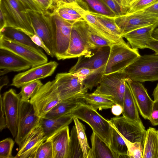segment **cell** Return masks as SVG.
Instances as JSON below:
<instances>
[{
    "mask_svg": "<svg viewBox=\"0 0 158 158\" xmlns=\"http://www.w3.org/2000/svg\"><path fill=\"white\" fill-rule=\"evenodd\" d=\"M70 114L88 124L93 132L110 146L112 127L109 120L104 118L84 101L81 102Z\"/></svg>",
    "mask_w": 158,
    "mask_h": 158,
    "instance_id": "6da1fadb",
    "label": "cell"
},
{
    "mask_svg": "<svg viewBox=\"0 0 158 158\" xmlns=\"http://www.w3.org/2000/svg\"><path fill=\"white\" fill-rule=\"evenodd\" d=\"M0 9L6 20V27L20 31L30 37L35 34L28 12L17 0H1Z\"/></svg>",
    "mask_w": 158,
    "mask_h": 158,
    "instance_id": "7a4b0ae2",
    "label": "cell"
},
{
    "mask_svg": "<svg viewBox=\"0 0 158 158\" xmlns=\"http://www.w3.org/2000/svg\"><path fill=\"white\" fill-rule=\"evenodd\" d=\"M124 71L133 81L141 82L158 81V54L140 55Z\"/></svg>",
    "mask_w": 158,
    "mask_h": 158,
    "instance_id": "3957f363",
    "label": "cell"
},
{
    "mask_svg": "<svg viewBox=\"0 0 158 158\" xmlns=\"http://www.w3.org/2000/svg\"><path fill=\"white\" fill-rule=\"evenodd\" d=\"M95 49L90 42L89 25L87 22L84 19L74 22L64 60L79 57Z\"/></svg>",
    "mask_w": 158,
    "mask_h": 158,
    "instance_id": "277c9868",
    "label": "cell"
},
{
    "mask_svg": "<svg viewBox=\"0 0 158 158\" xmlns=\"http://www.w3.org/2000/svg\"><path fill=\"white\" fill-rule=\"evenodd\" d=\"M31 21L35 33L44 42L49 50L51 57L55 56L54 35L55 23L51 12L27 10Z\"/></svg>",
    "mask_w": 158,
    "mask_h": 158,
    "instance_id": "5b68a950",
    "label": "cell"
},
{
    "mask_svg": "<svg viewBox=\"0 0 158 158\" xmlns=\"http://www.w3.org/2000/svg\"><path fill=\"white\" fill-rule=\"evenodd\" d=\"M140 56L138 49L133 48L130 45L113 44L110 46L104 75L124 71Z\"/></svg>",
    "mask_w": 158,
    "mask_h": 158,
    "instance_id": "8992f818",
    "label": "cell"
},
{
    "mask_svg": "<svg viewBox=\"0 0 158 158\" xmlns=\"http://www.w3.org/2000/svg\"><path fill=\"white\" fill-rule=\"evenodd\" d=\"M127 78L124 71L104 75L93 93L109 96L115 104H119L123 107Z\"/></svg>",
    "mask_w": 158,
    "mask_h": 158,
    "instance_id": "52a82bcc",
    "label": "cell"
},
{
    "mask_svg": "<svg viewBox=\"0 0 158 158\" xmlns=\"http://www.w3.org/2000/svg\"><path fill=\"white\" fill-rule=\"evenodd\" d=\"M61 100L52 80L43 84L29 101L36 115L43 118Z\"/></svg>",
    "mask_w": 158,
    "mask_h": 158,
    "instance_id": "ba28073f",
    "label": "cell"
},
{
    "mask_svg": "<svg viewBox=\"0 0 158 158\" xmlns=\"http://www.w3.org/2000/svg\"><path fill=\"white\" fill-rule=\"evenodd\" d=\"M0 49L10 51L30 62L32 67L48 62V59L42 50L0 36Z\"/></svg>",
    "mask_w": 158,
    "mask_h": 158,
    "instance_id": "9c48e42d",
    "label": "cell"
},
{
    "mask_svg": "<svg viewBox=\"0 0 158 158\" xmlns=\"http://www.w3.org/2000/svg\"><path fill=\"white\" fill-rule=\"evenodd\" d=\"M52 81L61 100L85 94L88 90L82 81L71 72L58 73Z\"/></svg>",
    "mask_w": 158,
    "mask_h": 158,
    "instance_id": "30bf717a",
    "label": "cell"
},
{
    "mask_svg": "<svg viewBox=\"0 0 158 158\" xmlns=\"http://www.w3.org/2000/svg\"><path fill=\"white\" fill-rule=\"evenodd\" d=\"M55 23L54 35L55 56L58 60H64L68 49L73 23L56 14L52 13Z\"/></svg>",
    "mask_w": 158,
    "mask_h": 158,
    "instance_id": "8fae6325",
    "label": "cell"
},
{
    "mask_svg": "<svg viewBox=\"0 0 158 158\" xmlns=\"http://www.w3.org/2000/svg\"><path fill=\"white\" fill-rule=\"evenodd\" d=\"M29 100H20L18 131L15 138V141L19 146L29 133L40 123L41 118L36 115Z\"/></svg>",
    "mask_w": 158,
    "mask_h": 158,
    "instance_id": "7c38bea8",
    "label": "cell"
},
{
    "mask_svg": "<svg viewBox=\"0 0 158 158\" xmlns=\"http://www.w3.org/2000/svg\"><path fill=\"white\" fill-rule=\"evenodd\" d=\"M115 21L121 30L122 35L158 22V17L153 14L140 10L117 16Z\"/></svg>",
    "mask_w": 158,
    "mask_h": 158,
    "instance_id": "4fadbf2b",
    "label": "cell"
},
{
    "mask_svg": "<svg viewBox=\"0 0 158 158\" xmlns=\"http://www.w3.org/2000/svg\"><path fill=\"white\" fill-rule=\"evenodd\" d=\"M2 97L6 128L13 138H15L18 131L21 96L20 93L17 94L15 90L11 89L5 92Z\"/></svg>",
    "mask_w": 158,
    "mask_h": 158,
    "instance_id": "5bb4252c",
    "label": "cell"
},
{
    "mask_svg": "<svg viewBox=\"0 0 158 158\" xmlns=\"http://www.w3.org/2000/svg\"><path fill=\"white\" fill-rule=\"evenodd\" d=\"M109 121L118 132L121 139L132 143L139 142L143 144L146 130L138 124L123 116L114 117Z\"/></svg>",
    "mask_w": 158,
    "mask_h": 158,
    "instance_id": "9a60e30c",
    "label": "cell"
},
{
    "mask_svg": "<svg viewBox=\"0 0 158 158\" xmlns=\"http://www.w3.org/2000/svg\"><path fill=\"white\" fill-rule=\"evenodd\" d=\"M50 9L51 12L73 23L83 19V16L89 11L86 3L82 0L67 2L54 0Z\"/></svg>",
    "mask_w": 158,
    "mask_h": 158,
    "instance_id": "2e32d148",
    "label": "cell"
},
{
    "mask_svg": "<svg viewBox=\"0 0 158 158\" xmlns=\"http://www.w3.org/2000/svg\"><path fill=\"white\" fill-rule=\"evenodd\" d=\"M58 65L57 62L53 61L32 67L27 71L16 75L11 85L19 88L32 81L51 76Z\"/></svg>",
    "mask_w": 158,
    "mask_h": 158,
    "instance_id": "e0dca14e",
    "label": "cell"
},
{
    "mask_svg": "<svg viewBox=\"0 0 158 158\" xmlns=\"http://www.w3.org/2000/svg\"><path fill=\"white\" fill-rule=\"evenodd\" d=\"M110 46L97 48L78 57L76 63L69 70L72 73L82 68L96 70L106 64L109 56Z\"/></svg>",
    "mask_w": 158,
    "mask_h": 158,
    "instance_id": "ac0fdd59",
    "label": "cell"
},
{
    "mask_svg": "<svg viewBox=\"0 0 158 158\" xmlns=\"http://www.w3.org/2000/svg\"><path fill=\"white\" fill-rule=\"evenodd\" d=\"M40 123L34 127L19 146V149L15 158H35L40 145L47 139Z\"/></svg>",
    "mask_w": 158,
    "mask_h": 158,
    "instance_id": "d6986e66",
    "label": "cell"
},
{
    "mask_svg": "<svg viewBox=\"0 0 158 158\" xmlns=\"http://www.w3.org/2000/svg\"><path fill=\"white\" fill-rule=\"evenodd\" d=\"M128 84L138 110L142 116L149 120L154 102L149 95L146 89L141 82L132 80L127 77Z\"/></svg>",
    "mask_w": 158,
    "mask_h": 158,
    "instance_id": "ffe728a7",
    "label": "cell"
},
{
    "mask_svg": "<svg viewBox=\"0 0 158 158\" xmlns=\"http://www.w3.org/2000/svg\"><path fill=\"white\" fill-rule=\"evenodd\" d=\"M32 67L27 61L9 51L0 49V75L11 72H19Z\"/></svg>",
    "mask_w": 158,
    "mask_h": 158,
    "instance_id": "44dd1931",
    "label": "cell"
},
{
    "mask_svg": "<svg viewBox=\"0 0 158 158\" xmlns=\"http://www.w3.org/2000/svg\"><path fill=\"white\" fill-rule=\"evenodd\" d=\"M158 26V22L140 28L121 35L128 41L130 46L135 49L147 48L152 34Z\"/></svg>",
    "mask_w": 158,
    "mask_h": 158,
    "instance_id": "7402d4cb",
    "label": "cell"
},
{
    "mask_svg": "<svg viewBox=\"0 0 158 158\" xmlns=\"http://www.w3.org/2000/svg\"><path fill=\"white\" fill-rule=\"evenodd\" d=\"M47 139L51 142L53 158H67L70 139L68 126L57 131Z\"/></svg>",
    "mask_w": 158,
    "mask_h": 158,
    "instance_id": "603a6c76",
    "label": "cell"
},
{
    "mask_svg": "<svg viewBox=\"0 0 158 158\" xmlns=\"http://www.w3.org/2000/svg\"><path fill=\"white\" fill-rule=\"evenodd\" d=\"M85 94H81L67 99L61 100L47 113L44 117L49 119H54L69 114L81 102L84 101L82 96Z\"/></svg>",
    "mask_w": 158,
    "mask_h": 158,
    "instance_id": "cb8c5ba5",
    "label": "cell"
},
{
    "mask_svg": "<svg viewBox=\"0 0 158 158\" xmlns=\"http://www.w3.org/2000/svg\"><path fill=\"white\" fill-rule=\"evenodd\" d=\"M83 18L95 31L105 38L114 44L129 46L125 41L122 36L116 34L109 30L89 12L84 15Z\"/></svg>",
    "mask_w": 158,
    "mask_h": 158,
    "instance_id": "d4e9b609",
    "label": "cell"
},
{
    "mask_svg": "<svg viewBox=\"0 0 158 158\" xmlns=\"http://www.w3.org/2000/svg\"><path fill=\"white\" fill-rule=\"evenodd\" d=\"M123 116L128 119L139 125L145 129L141 120L138 112V109L130 87L126 81V89L123 101Z\"/></svg>",
    "mask_w": 158,
    "mask_h": 158,
    "instance_id": "484cf974",
    "label": "cell"
},
{
    "mask_svg": "<svg viewBox=\"0 0 158 158\" xmlns=\"http://www.w3.org/2000/svg\"><path fill=\"white\" fill-rule=\"evenodd\" d=\"M90 139L91 148L88 158H118L110 146L94 132Z\"/></svg>",
    "mask_w": 158,
    "mask_h": 158,
    "instance_id": "4316f807",
    "label": "cell"
},
{
    "mask_svg": "<svg viewBox=\"0 0 158 158\" xmlns=\"http://www.w3.org/2000/svg\"><path fill=\"white\" fill-rule=\"evenodd\" d=\"M73 118L70 113L54 119L41 118L40 124L48 138L62 128L68 126L72 122Z\"/></svg>",
    "mask_w": 158,
    "mask_h": 158,
    "instance_id": "83f0119b",
    "label": "cell"
},
{
    "mask_svg": "<svg viewBox=\"0 0 158 158\" xmlns=\"http://www.w3.org/2000/svg\"><path fill=\"white\" fill-rule=\"evenodd\" d=\"M142 158H158V130L149 127L146 131Z\"/></svg>",
    "mask_w": 158,
    "mask_h": 158,
    "instance_id": "f1b7e54d",
    "label": "cell"
},
{
    "mask_svg": "<svg viewBox=\"0 0 158 158\" xmlns=\"http://www.w3.org/2000/svg\"><path fill=\"white\" fill-rule=\"evenodd\" d=\"M82 98L86 104L97 110L111 108L115 104L111 97L94 93H86L82 96Z\"/></svg>",
    "mask_w": 158,
    "mask_h": 158,
    "instance_id": "f546056e",
    "label": "cell"
},
{
    "mask_svg": "<svg viewBox=\"0 0 158 158\" xmlns=\"http://www.w3.org/2000/svg\"><path fill=\"white\" fill-rule=\"evenodd\" d=\"M0 36L26 45L38 50H42L31 40L29 36L17 29L6 27L0 30Z\"/></svg>",
    "mask_w": 158,
    "mask_h": 158,
    "instance_id": "4dcf8cb0",
    "label": "cell"
},
{
    "mask_svg": "<svg viewBox=\"0 0 158 158\" xmlns=\"http://www.w3.org/2000/svg\"><path fill=\"white\" fill-rule=\"evenodd\" d=\"M67 158H84L82 150L79 141L76 127L71 129Z\"/></svg>",
    "mask_w": 158,
    "mask_h": 158,
    "instance_id": "1f68e13d",
    "label": "cell"
},
{
    "mask_svg": "<svg viewBox=\"0 0 158 158\" xmlns=\"http://www.w3.org/2000/svg\"><path fill=\"white\" fill-rule=\"evenodd\" d=\"M87 4L89 11L111 17H117L102 0H82Z\"/></svg>",
    "mask_w": 158,
    "mask_h": 158,
    "instance_id": "d6a6232c",
    "label": "cell"
},
{
    "mask_svg": "<svg viewBox=\"0 0 158 158\" xmlns=\"http://www.w3.org/2000/svg\"><path fill=\"white\" fill-rule=\"evenodd\" d=\"M73 120L76 127L78 139L83 152L84 158H88L91 148L88 142L85 127L77 118L73 117Z\"/></svg>",
    "mask_w": 158,
    "mask_h": 158,
    "instance_id": "836d02e7",
    "label": "cell"
},
{
    "mask_svg": "<svg viewBox=\"0 0 158 158\" xmlns=\"http://www.w3.org/2000/svg\"><path fill=\"white\" fill-rule=\"evenodd\" d=\"M106 65L94 70L83 81V85L86 88L91 90L99 85L104 76Z\"/></svg>",
    "mask_w": 158,
    "mask_h": 158,
    "instance_id": "e575fe53",
    "label": "cell"
},
{
    "mask_svg": "<svg viewBox=\"0 0 158 158\" xmlns=\"http://www.w3.org/2000/svg\"><path fill=\"white\" fill-rule=\"evenodd\" d=\"M43 85L39 79L27 83L22 86L20 92L21 96L20 100L25 101L29 100Z\"/></svg>",
    "mask_w": 158,
    "mask_h": 158,
    "instance_id": "d590c367",
    "label": "cell"
},
{
    "mask_svg": "<svg viewBox=\"0 0 158 158\" xmlns=\"http://www.w3.org/2000/svg\"><path fill=\"white\" fill-rule=\"evenodd\" d=\"M89 13L94 16L99 22L109 30L116 34L121 36V30L115 21L116 17H109L93 12H89Z\"/></svg>",
    "mask_w": 158,
    "mask_h": 158,
    "instance_id": "8d00e7d4",
    "label": "cell"
},
{
    "mask_svg": "<svg viewBox=\"0 0 158 158\" xmlns=\"http://www.w3.org/2000/svg\"><path fill=\"white\" fill-rule=\"evenodd\" d=\"M89 37L90 42L95 49L106 46H110L113 44H115L101 36L89 25Z\"/></svg>",
    "mask_w": 158,
    "mask_h": 158,
    "instance_id": "74e56055",
    "label": "cell"
},
{
    "mask_svg": "<svg viewBox=\"0 0 158 158\" xmlns=\"http://www.w3.org/2000/svg\"><path fill=\"white\" fill-rule=\"evenodd\" d=\"M127 148V155L128 158H142L143 144L141 142H131L124 139Z\"/></svg>",
    "mask_w": 158,
    "mask_h": 158,
    "instance_id": "f35d334b",
    "label": "cell"
},
{
    "mask_svg": "<svg viewBox=\"0 0 158 158\" xmlns=\"http://www.w3.org/2000/svg\"><path fill=\"white\" fill-rule=\"evenodd\" d=\"M15 141L11 138H8L0 142V158H14L12 150Z\"/></svg>",
    "mask_w": 158,
    "mask_h": 158,
    "instance_id": "ab89813d",
    "label": "cell"
},
{
    "mask_svg": "<svg viewBox=\"0 0 158 158\" xmlns=\"http://www.w3.org/2000/svg\"><path fill=\"white\" fill-rule=\"evenodd\" d=\"M35 158H53V151L50 141L47 139L39 147L35 154Z\"/></svg>",
    "mask_w": 158,
    "mask_h": 158,
    "instance_id": "60d3db41",
    "label": "cell"
},
{
    "mask_svg": "<svg viewBox=\"0 0 158 158\" xmlns=\"http://www.w3.org/2000/svg\"><path fill=\"white\" fill-rule=\"evenodd\" d=\"M157 2L158 0H136L130 3L127 13H131L142 10Z\"/></svg>",
    "mask_w": 158,
    "mask_h": 158,
    "instance_id": "b9f144b4",
    "label": "cell"
},
{
    "mask_svg": "<svg viewBox=\"0 0 158 158\" xmlns=\"http://www.w3.org/2000/svg\"><path fill=\"white\" fill-rule=\"evenodd\" d=\"M27 10L42 12L45 10L35 0H17Z\"/></svg>",
    "mask_w": 158,
    "mask_h": 158,
    "instance_id": "7bdbcfd3",
    "label": "cell"
},
{
    "mask_svg": "<svg viewBox=\"0 0 158 158\" xmlns=\"http://www.w3.org/2000/svg\"><path fill=\"white\" fill-rule=\"evenodd\" d=\"M115 13L117 16L124 15L127 12L115 0H102Z\"/></svg>",
    "mask_w": 158,
    "mask_h": 158,
    "instance_id": "ee69618b",
    "label": "cell"
},
{
    "mask_svg": "<svg viewBox=\"0 0 158 158\" xmlns=\"http://www.w3.org/2000/svg\"><path fill=\"white\" fill-rule=\"evenodd\" d=\"M149 120L152 125H158V100L154 101Z\"/></svg>",
    "mask_w": 158,
    "mask_h": 158,
    "instance_id": "f6af8a7d",
    "label": "cell"
},
{
    "mask_svg": "<svg viewBox=\"0 0 158 158\" xmlns=\"http://www.w3.org/2000/svg\"><path fill=\"white\" fill-rule=\"evenodd\" d=\"M32 41L37 45L43 49L47 54L51 56L50 52L46 47L43 40L37 34L30 36Z\"/></svg>",
    "mask_w": 158,
    "mask_h": 158,
    "instance_id": "bcb514c9",
    "label": "cell"
},
{
    "mask_svg": "<svg viewBox=\"0 0 158 158\" xmlns=\"http://www.w3.org/2000/svg\"><path fill=\"white\" fill-rule=\"evenodd\" d=\"M94 70H91L86 68H82L73 73L77 77L83 82V81Z\"/></svg>",
    "mask_w": 158,
    "mask_h": 158,
    "instance_id": "7dc6e473",
    "label": "cell"
},
{
    "mask_svg": "<svg viewBox=\"0 0 158 158\" xmlns=\"http://www.w3.org/2000/svg\"><path fill=\"white\" fill-rule=\"evenodd\" d=\"M6 128V124L5 113L3 110L2 97L0 95V131H1L3 129Z\"/></svg>",
    "mask_w": 158,
    "mask_h": 158,
    "instance_id": "c3c4849f",
    "label": "cell"
},
{
    "mask_svg": "<svg viewBox=\"0 0 158 158\" xmlns=\"http://www.w3.org/2000/svg\"><path fill=\"white\" fill-rule=\"evenodd\" d=\"M45 11L48 10L52 7L54 0H35Z\"/></svg>",
    "mask_w": 158,
    "mask_h": 158,
    "instance_id": "681fc988",
    "label": "cell"
},
{
    "mask_svg": "<svg viewBox=\"0 0 158 158\" xmlns=\"http://www.w3.org/2000/svg\"><path fill=\"white\" fill-rule=\"evenodd\" d=\"M147 48L153 50L156 54H158V40L152 37L148 42Z\"/></svg>",
    "mask_w": 158,
    "mask_h": 158,
    "instance_id": "f907efd6",
    "label": "cell"
},
{
    "mask_svg": "<svg viewBox=\"0 0 158 158\" xmlns=\"http://www.w3.org/2000/svg\"><path fill=\"white\" fill-rule=\"evenodd\" d=\"M142 10L148 13L153 14L158 17V2Z\"/></svg>",
    "mask_w": 158,
    "mask_h": 158,
    "instance_id": "816d5d0a",
    "label": "cell"
},
{
    "mask_svg": "<svg viewBox=\"0 0 158 158\" xmlns=\"http://www.w3.org/2000/svg\"><path fill=\"white\" fill-rule=\"evenodd\" d=\"M111 109L112 113L116 116H119L123 111V106L118 104H114Z\"/></svg>",
    "mask_w": 158,
    "mask_h": 158,
    "instance_id": "f5cc1de1",
    "label": "cell"
},
{
    "mask_svg": "<svg viewBox=\"0 0 158 158\" xmlns=\"http://www.w3.org/2000/svg\"><path fill=\"white\" fill-rule=\"evenodd\" d=\"M115 0L122 8H123L127 12L130 6V4L127 0Z\"/></svg>",
    "mask_w": 158,
    "mask_h": 158,
    "instance_id": "db71d44e",
    "label": "cell"
},
{
    "mask_svg": "<svg viewBox=\"0 0 158 158\" xmlns=\"http://www.w3.org/2000/svg\"><path fill=\"white\" fill-rule=\"evenodd\" d=\"M0 30H2L6 27V20L4 15L1 10L0 12Z\"/></svg>",
    "mask_w": 158,
    "mask_h": 158,
    "instance_id": "11a10c76",
    "label": "cell"
},
{
    "mask_svg": "<svg viewBox=\"0 0 158 158\" xmlns=\"http://www.w3.org/2000/svg\"><path fill=\"white\" fill-rule=\"evenodd\" d=\"M9 80L7 76L2 77L0 79V90L5 85H6L9 82Z\"/></svg>",
    "mask_w": 158,
    "mask_h": 158,
    "instance_id": "9f6ffc18",
    "label": "cell"
},
{
    "mask_svg": "<svg viewBox=\"0 0 158 158\" xmlns=\"http://www.w3.org/2000/svg\"><path fill=\"white\" fill-rule=\"evenodd\" d=\"M153 96L154 98V101L158 100V84L155 88L153 93Z\"/></svg>",
    "mask_w": 158,
    "mask_h": 158,
    "instance_id": "6f0895ef",
    "label": "cell"
},
{
    "mask_svg": "<svg viewBox=\"0 0 158 158\" xmlns=\"http://www.w3.org/2000/svg\"><path fill=\"white\" fill-rule=\"evenodd\" d=\"M152 37L158 40V26L153 31L152 34Z\"/></svg>",
    "mask_w": 158,
    "mask_h": 158,
    "instance_id": "680465c9",
    "label": "cell"
},
{
    "mask_svg": "<svg viewBox=\"0 0 158 158\" xmlns=\"http://www.w3.org/2000/svg\"><path fill=\"white\" fill-rule=\"evenodd\" d=\"M59 0L61 1L64 2H69L74 1H76L80 0Z\"/></svg>",
    "mask_w": 158,
    "mask_h": 158,
    "instance_id": "91938a15",
    "label": "cell"
},
{
    "mask_svg": "<svg viewBox=\"0 0 158 158\" xmlns=\"http://www.w3.org/2000/svg\"><path fill=\"white\" fill-rule=\"evenodd\" d=\"M134 0H127L128 1V2H129V4H130V3L132 2Z\"/></svg>",
    "mask_w": 158,
    "mask_h": 158,
    "instance_id": "94428289",
    "label": "cell"
},
{
    "mask_svg": "<svg viewBox=\"0 0 158 158\" xmlns=\"http://www.w3.org/2000/svg\"><path fill=\"white\" fill-rule=\"evenodd\" d=\"M1 0H0V2H1Z\"/></svg>",
    "mask_w": 158,
    "mask_h": 158,
    "instance_id": "6125c7cd",
    "label": "cell"
},
{
    "mask_svg": "<svg viewBox=\"0 0 158 158\" xmlns=\"http://www.w3.org/2000/svg\"><path fill=\"white\" fill-rule=\"evenodd\" d=\"M135 0H134V1H135Z\"/></svg>",
    "mask_w": 158,
    "mask_h": 158,
    "instance_id": "be15d7a7",
    "label": "cell"
}]
</instances>
